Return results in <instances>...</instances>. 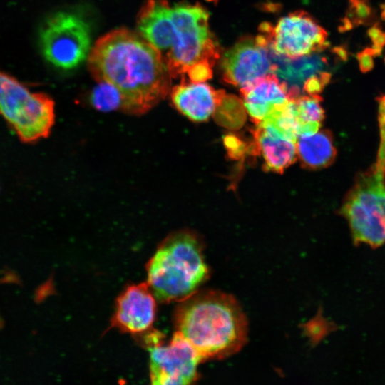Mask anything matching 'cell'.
Masks as SVG:
<instances>
[{"label":"cell","instance_id":"cell-8","mask_svg":"<svg viewBox=\"0 0 385 385\" xmlns=\"http://www.w3.org/2000/svg\"><path fill=\"white\" fill-rule=\"evenodd\" d=\"M260 29L269 48L289 59L319 52L327 46L326 31L303 10L282 17L275 26L263 23Z\"/></svg>","mask_w":385,"mask_h":385},{"label":"cell","instance_id":"cell-10","mask_svg":"<svg viewBox=\"0 0 385 385\" xmlns=\"http://www.w3.org/2000/svg\"><path fill=\"white\" fill-rule=\"evenodd\" d=\"M271 59L267 41L262 34L242 37L222 56V78L240 88L246 87L268 73H275L276 65Z\"/></svg>","mask_w":385,"mask_h":385},{"label":"cell","instance_id":"cell-9","mask_svg":"<svg viewBox=\"0 0 385 385\" xmlns=\"http://www.w3.org/2000/svg\"><path fill=\"white\" fill-rule=\"evenodd\" d=\"M161 334L147 345L150 351V376L154 385L190 384L197 379V366L203 361L193 346L176 332L170 342L160 343Z\"/></svg>","mask_w":385,"mask_h":385},{"label":"cell","instance_id":"cell-5","mask_svg":"<svg viewBox=\"0 0 385 385\" xmlns=\"http://www.w3.org/2000/svg\"><path fill=\"white\" fill-rule=\"evenodd\" d=\"M379 146L375 163L359 175L341 209L357 242H385V97L379 104Z\"/></svg>","mask_w":385,"mask_h":385},{"label":"cell","instance_id":"cell-6","mask_svg":"<svg viewBox=\"0 0 385 385\" xmlns=\"http://www.w3.org/2000/svg\"><path fill=\"white\" fill-rule=\"evenodd\" d=\"M0 115L21 142L32 143L49 135L55 120L54 102L0 71Z\"/></svg>","mask_w":385,"mask_h":385},{"label":"cell","instance_id":"cell-19","mask_svg":"<svg viewBox=\"0 0 385 385\" xmlns=\"http://www.w3.org/2000/svg\"><path fill=\"white\" fill-rule=\"evenodd\" d=\"M91 104L101 111H111L122 109L123 99L119 91L111 83L98 81L93 89Z\"/></svg>","mask_w":385,"mask_h":385},{"label":"cell","instance_id":"cell-15","mask_svg":"<svg viewBox=\"0 0 385 385\" xmlns=\"http://www.w3.org/2000/svg\"><path fill=\"white\" fill-rule=\"evenodd\" d=\"M270 53L277 67L274 73L284 80L289 89L299 93L307 80L322 73L327 66V59L315 53L296 59L277 55L271 50Z\"/></svg>","mask_w":385,"mask_h":385},{"label":"cell","instance_id":"cell-17","mask_svg":"<svg viewBox=\"0 0 385 385\" xmlns=\"http://www.w3.org/2000/svg\"><path fill=\"white\" fill-rule=\"evenodd\" d=\"M319 95L299 96L294 98L297 115L300 122L299 135L317 132L324 118V110Z\"/></svg>","mask_w":385,"mask_h":385},{"label":"cell","instance_id":"cell-12","mask_svg":"<svg viewBox=\"0 0 385 385\" xmlns=\"http://www.w3.org/2000/svg\"><path fill=\"white\" fill-rule=\"evenodd\" d=\"M225 93L203 82H192L183 78L171 90L174 106L185 116L195 122L207 120L213 115Z\"/></svg>","mask_w":385,"mask_h":385},{"label":"cell","instance_id":"cell-16","mask_svg":"<svg viewBox=\"0 0 385 385\" xmlns=\"http://www.w3.org/2000/svg\"><path fill=\"white\" fill-rule=\"evenodd\" d=\"M296 146L297 155L303 166L307 168L327 167L336 156L337 151L332 135L326 130L299 136Z\"/></svg>","mask_w":385,"mask_h":385},{"label":"cell","instance_id":"cell-14","mask_svg":"<svg viewBox=\"0 0 385 385\" xmlns=\"http://www.w3.org/2000/svg\"><path fill=\"white\" fill-rule=\"evenodd\" d=\"M252 153L262 155L267 170L282 173L297 157L294 141L270 125L259 124L253 132Z\"/></svg>","mask_w":385,"mask_h":385},{"label":"cell","instance_id":"cell-11","mask_svg":"<svg viewBox=\"0 0 385 385\" xmlns=\"http://www.w3.org/2000/svg\"><path fill=\"white\" fill-rule=\"evenodd\" d=\"M155 314V299L148 283L129 285L117 299L112 326L131 334H145Z\"/></svg>","mask_w":385,"mask_h":385},{"label":"cell","instance_id":"cell-3","mask_svg":"<svg viewBox=\"0 0 385 385\" xmlns=\"http://www.w3.org/2000/svg\"><path fill=\"white\" fill-rule=\"evenodd\" d=\"M177 332L202 360L222 359L240 351L247 339V321L231 294L197 290L180 302L175 314Z\"/></svg>","mask_w":385,"mask_h":385},{"label":"cell","instance_id":"cell-18","mask_svg":"<svg viewBox=\"0 0 385 385\" xmlns=\"http://www.w3.org/2000/svg\"><path fill=\"white\" fill-rule=\"evenodd\" d=\"M242 100L233 95H225L216 108L213 116L220 125L229 129L241 128L246 119Z\"/></svg>","mask_w":385,"mask_h":385},{"label":"cell","instance_id":"cell-20","mask_svg":"<svg viewBox=\"0 0 385 385\" xmlns=\"http://www.w3.org/2000/svg\"><path fill=\"white\" fill-rule=\"evenodd\" d=\"M212 67L207 62L198 63L188 71V77L192 82H204L212 78Z\"/></svg>","mask_w":385,"mask_h":385},{"label":"cell","instance_id":"cell-7","mask_svg":"<svg viewBox=\"0 0 385 385\" xmlns=\"http://www.w3.org/2000/svg\"><path fill=\"white\" fill-rule=\"evenodd\" d=\"M39 45L50 63L61 69H72L84 61L90 53L89 25L77 14L56 12L43 24Z\"/></svg>","mask_w":385,"mask_h":385},{"label":"cell","instance_id":"cell-1","mask_svg":"<svg viewBox=\"0 0 385 385\" xmlns=\"http://www.w3.org/2000/svg\"><path fill=\"white\" fill-rule=\"evenodd\" d=\"M96 81L115 86L123 99L122 111L143 114L169 93L171 76L160 53L138 32L113 30L95 43L88 56Z\"/></svg>","mask_w":385,"mask_h":385},{"label":"cell","instance_id":"cell-13","mask_svg":"<svg viewBox=\"0 0 385 385\" xmlns=\"http://www.w3.org/2000/svg\"><path fill=\"white\" fill-rule=\"evenodd\" d=\"M240 92L246 111L257 125L274 108L293 99L287 85L273 73L240 88Z\"/></svg>","mask_w":385,"mask_h":385},{"label":"cell","instance_id":"cell-4","mask_svg":"<svg viewBox=\"0 0 385 385\" xmlns=\"http://www.w3.org/2000/svg\"><path fill=\"white\" fill-rule=\"evenodd\" d=\"M148 284L161 302H181L198 290L209 270L202 244L193 233L180 231L168 237L147 265Z\"/></svg>","mask_w":385,"mask_h":385},{"label":"cell","instance_id":"cell-2","mask_svg":"<svg viewBox=\"0 0 385 385\" xmlns=\"http://www.w3.org/2000/svg\"><path fill=\"white\" fill-rule=\"evenodd\" d=\"M208 19V12L199 4L148 0L138 15L137 29L160 53L171 77L183 78L197 63L213 66L220 58Z\"/></svg>","mask_w":385,"mask_h":385},{"label":"cell","instance_id":"cell-21","mask_svg":"<svg viewBox=\"0 0 385 385\" xmlns=\"http://www.w3.org/2000/svg\"><path fill=\"white\" fill-rule=\"evenodd\" d=\"M225 145L232 158H239L245 151V145L235 135H227L225 138Z\"/></svg>","mask_w":385,"mask_h":385}]
</instances>
